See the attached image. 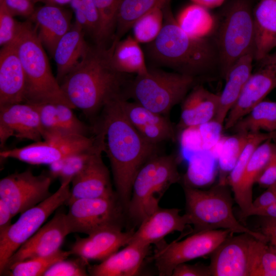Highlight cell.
Here are the masks:
<instances>
[{
	"label": "cell",
	"instance_id": "cb8c5ba5",
	"mask_svg": "<svg viewBox=\"0 0 276 276\" xmlns=\"http://www.w3.org/2000/svg\"><path fill=\"white\" fill-rule=\"evenodd\" d=\"M219 101V95L202 85H195L182 101L179 128L197 127L213 121Z\"/></svg>",
	"mask_w": 276,
	"mask_h": 276
},
{
	"label": "cell",
	"instance_id": "b9f144b4",
	"mask_svg": "<svg viewBox=\"0 0 276 276\" xmlns=\"http://www.w3.org/2000/svg\"><path fill=\"white\" fill-rule=\"evenodd\" d=\"M19 22L2 4H0V45L11 43L15 38Z\"/></svg>",
	"mask_w": 276,
	"mask_h": 276
},
{
	"label": "cell",
	"instance_id": "f907efd6",
	"mask_svg": "<svg viewBox=\"0 0 276 276\" xmlns=\"http://www.w3.org/2000/svg\"><path fill=\"white\" fill-rule=\"evenodd\" d=\"M252 215L276 218V203L266 207L252 210L249 213L248 217Z\"/></svg>",
	"mask_w": 276,
	"mask_h": 276
},
{
	"label": "cell",
	"instance_id": "f5cc1de1",
	"mask_svg": "<svg viewBox=\"0 0 276 276\" xmlns=\"http://www.w3.org/2000/svg\"><path fill=\"white\" fill-rule=\"evenodd\" d=\"M71 0H33L34 3L42 2L45 5L59 6L70 4Z\"/></svg>",
	"mask_w": 276,
	"mask_h": 276
},
{
	"label": "cell",
	"instance_id": "4dcf8cb0",
	"mask_svg": "<svg viewBox=\"0 0 276 276\" xmlns=\"http://www.w3.org/2000/svg\"><path fill=\"white\" fill-rule=\"evenodd\" d=\"M171 0H121L116 16L113 39L119 41L131 29L140 17L150 11L164 8Z\"/></svg>",
	"mask_w": 276,
	"mask_h": 276
},
{
	"label": "cell",
	"instance_id": "f6af8a7d",
	"mask_svg": "<svg viewBox=\"0 0 276 276\" xmlns=\"http://www.w3.org/2000/svg\"><path fill=\"white\" fill-rule=\"evenodd\" d=\"M209 266L200 265H190L186 263L176 266L172 276H211Z\"/></svg>",
	"mask_w": 276,
	"mask_h": 276
},
{
	"label": "cell",
	"instance_id": "8d00e7d4",
	"mask_svg": "<svg viewBox=\"0 0 276 276\" xmlns=\"http://www.w3.org/2000/svg\"><path fill=\"white\" fill-rule=\"evenodd\" d=\"M163 8L157 7L140 17L132 26L133 38L140 43L148 44L160 33L164 24Z\"/></svg>",
	"mask_w": 276,
	"mask_h": 276
},
{
	"label": "cell",
	"instance_id": "d6a6232c",
	"mask_svg": "<svg viewBox=\"0 0 276 276\" xmlns=\"http://www.w3.org/2000/svg\"><path fill=\"white\" fill-rule=\"evenodd\" d=\"M175 19L179 27L192 37L206 38L213 34L215 18L203 6L194 3L188 5Z\"/></svg>",
	"mask_w": 276,
	"mask_h": 276
},
{
	"label": "cell",
	"instance_id": "9a60e30c",
	"mask_svg": "<svg viewBox=\"0 0 276 276\" xmlns=\"http://www.w3.org/2000/svg\"><path fill=\"white\" fill-rule=\"evenodd\" d=\"M231 234L211 254L213 276H249L255 237L247 233Z\"/></svg>",
	"mask_w": 276,
	"mask_h": 276
},
{
	"label": "cell",
	"instance_id": "603a6c76",
	"mask_svg": "<svg viewBox=\"0 0 276 276\" xmlns=\"http://www.w3.org/2000/svg\"><path fill=\"white\" fill-rule=\"evenodd\" d=\"M34 25L40 42L53 57L56 47L72 26L70 12L58 6L45 5L28 18Z\"/></svg>",
	"mask_w": 276,
	"mask_h": 276
},
{
	"label": "cell",
	"instance_id": "9f6ffc18",
	"mask_svg": "<svg viewBox=\"0 0 276 276\" xmlns=\"http://www.w3.org/2000/svg\"><path fill=\"white\" fill-rule=\"evenodd\" d=\"M2 1H3V0H0V3H1V2H2Z\"/></svg>",
	"mask_w": 276,
	"mask_h": 276
},
{
	"label": "cell",
	"instance_id": "5b68a950",
	"mask_svg": "<svg viewBox=\"0 0 276 276\" xmlns=\"http://www.w3.org/2000/svg\"><path fill=\"white\" fill-rule=\"evenodd\" d=\"M252 0H229L215 18L213 40L219 67L224 79L231 67L243 55L254 51Z\"/></svg>",
	"mask_w": 276,
	"mask_h": 276
},
{
	"label": "cell",
	"instance_id": "f1b7e54d",
	"mask_svg": "<svg viewBox=\"0 0 276 276\" xmlns=\"http://www.w3.org/2000/svg\"><path fill=\"white\" fill-rule=\"evenodd\" d=\"M254 60L276 48V0H260L253 9Z\"/></svg>",
	"mask_w": 276,
	"mask_h": 276
},
{
	"label": "cell",
	"instance_id": "816d5d0a",
	"mask_svg": "<svg viewBox=\"0 0 276 276\" xmlns=\"http://www.w3.org/2000/svg\"><path fill=\"white\" fill-rule=\"evenodd\" d=\"M193 3L198 4L208 9L214 8L223 4L225 0H190Z\"/></svg>",
	"mask_w": 276,
	"mask_h": 276
},
{
	"label": "cell",
	"instance_id": "e0dca14e",
	"mask_svg": "<svg viewBox=\"0 0 276 276\" xmlns=\"http://www.w3.org/2000/svg\"><path fill=\"white\" fill-rule=\"evenodd\" d=\"M13 136L34 142L42 140L39 113L35 105L20 103L0 107L1 147Z\"/></svg>",
	"mask_w": 276,
	"mask_h": 276
},
{
	"label": "cell",
	"instance_id": "6da1fadb",
	"mask_svg": "<svg viewBox=\"0 0 276 276\" xmlns=\"http://www.w3.org/2000/svg\"><path fill=\"white\" fill-rule=\"evenodd\" d=\"M122 95L106 103L94 131L103 133L116 194L126 212L133 180L142 166L157 154V145L146 141L129 121L121 103Z\"/></svg>",
	"mask_w": 276,
	"mask_h": 276
},
{
	"label": "cell",
	"instance_id": "83f0119b",
	"mask_svg": "<svg viewBox=\"0 0 276 276\" xmlns=\"http://www.w3.org/2000/svg\"><path fill=\"white\" fill-rule=\"evenodd\" d=\"M84 31L75 21L56 47L53 58L57 66L56 78L59 84L80 63L89 49Z\"/></svg>",
	"mask_w": 276,
	"mask_h": 276
},
{
	"label": "cell",
	"instance_id": "60d3db41",
	"mask_svg": "<svg viewBox=\"0 0 276 276\" xmlns=\"http://www.w3.org/2000/svg\"><path fill=\"white\" fill-rule=\"evenodd\" d=\"M88 261L78 257L74 260H60L50 266L43 276H85L89 275L86 267Z\"/></svg>",
	"mask_w": 276,
	"mask_h": 276
},
{
	"label": "cell",
	"instance_id": "f35d334b",
	"mask_svg": "<svg viewBox=\"0 0 276 276\" xmlns=\"http://www.w3.org/2000/svg\"><path fill=\"white\" fill-rule=\"evenodd\" d=\"M39 113L43 140L72 135L65 132L59 121L55 104H32Z\"/></svg>",
	"mask_w": 276,
	"mask_h": 276
},
{
	"label": "cell",
	"instance_id": "8992f818",
	"mask_svg": "<svg viewBox=\"0 0 276 276\" xmlns=\"http://www.w3.org/2000/svg\"><path fill=\"white\" fill-rule=\"evenodd\" d=\"M186 198V214L194 225L191 233L217 229L229 230L232 233H247L257 239L268 241L262 233L253 231L242 225L233 212V199L225 183L208 190L189 186L183 187Z\"/></svg>",
	"mask_w": 276,
	"mask_h": 276
},
{
	"label": "cell",
	"instance_id": "d4e9b609",
	"mask_svg": "<svg viewBox=\"0 0 276 276\" xmlns=\"http://www.w3.org/2000/svg\"><path fill=\"white\" fill-rule=\"evenodd\" d=\"M149 246L128 243L99 264L88 265L93 276H133L138 275Z\"/></svg>",
	"mask_w": 276,
	"mask_h": 276
},
{
	"label": "cell",
	"instance_id": "681fc988",
	"mask_svg": "<svg viewBox=\"0 0 276 276\" xmlns=\"http://www.w3.org/2000/svg\"><path fill=\"white\" fill-rule=\"evenodd\" d=\"M13 217L8 205L0 199V237L2 236L8 229Z\"/></svg>",
	"mask_w": 276,
	"mask_h": 276
},
{
	"label": "cell",
	"instance_id": "5bb4252c",
	"mask_svg": "<svg viewBox=\"0 0 276 276\" xmlns=\"http://www.w3.org/2000/svg\"><path fill=\"white\" fill-rule=\"evenodd\" d=\"M257 62V66L226 118L223 126L224 130L231 129L276 87V52Z\"/></svg>",
	"mask_w": 276,
	"mask_h": 276
},
{
	"label": "cell",
	"instance_id": "52a82bcc",
	"mask_svg": "<svg viewBox=\"0 0 276 276\" xmlns=\"http://www.w3.org/2000/svg\"><path fill=\"white\" fill-rule=\"evenodd\" d=\"M196 78L176 72H168L155 67L129 80L123 95L145 107L166 116L182 102L194 86Z\"/></svg>",
	"mask_w": 276,
	"mask_h": 276
},
{
	"label": "cell",
	"instance_id": "bcb514c9",
	"mask_svg": "<svg viewBox=\"0 0 276 276\" xmlns=\"http://www.w3.org/2000/svg\"><path fill=\"white\" fill-rule=\"evenodd\" d=\"M261 187L268 188L276 186V163L271 158L256 180Z\"/></svg>",
	"mask_w": 276,
	"mask_h": 276
},
{
	"label": "cell",
	"instance_id": "277c9868",
	"mask_svg": "<svg viewBox=\"0 0 276 276\" xmlns=\"http://www.w3.org/2000/svg\"><path fill=\"white\" fill-rule=\"evenodd\" d=\"M13 41L25 75L24 103L63 104L75 109L52 73L44 48L31 20L19 22Z\"/></svg>",
	"mask_w": 276,
	"mask_h": 276
},
{
	"label": "cell",
	"instance_id": "e575fe53",
	"mask_svg": "<svg viewBox=\"0 0 276 276\" xmlns=\"http://www.w3.org/2000/svg\"><path fill=\"white\" fill-rule=\"evenodd\" d=\"M267 242L254 239L249 276H276V251Z\"/></svg>",
	"mask_w": 276,
	"mask_h": 276
},
{
	"label": "cell",
	"instance_id": "7a4b0ae2",
	"mask_svg": "<svg viewBox=\"0 0 276 276\" xmlns=\"http://www.w3.org/2000/svg\"><path fill=\"white\" fill-rule=\"evenodd\" d=\"M114 42L104 46L95 44L80 63L62 80L60 85L74 108L92 118L116 96L123 94L129 81L128 74L114 67L112 54Z\"/></svg>",
	"mask_w": 276,
	"mask_h": 276
},
{
	"label": "cell",
	"instance_id": "ac0fdd59",
	"mask_svg": "<svg viewBox=\"0 0 276 276\" xmlns=\"http://www.w3.org/2000/svg\"><path fill=\"white\" fill-rule=\"evenodd\" d=\"M134 229L124 232L121 226L105 227L85 238L77 237L70 251L71 255L88 261H103L122 246L127 245Z\"/></svg>",
	"mask_w": 276,
	"mask_h": 276
},
{
	"label": "cell",
	"instance_id": "7bdbcfd3",
	"mask_svg": "<svg viewBox=\"0 0 276 276\" xmlns=\"http://www.w3.org/2000/svg\"><path fill=\"white\" fill-rule=\"evenodd\" d=\"M3 4L14 17L21 16L29 18L35 11L34 3L30 0H3Z\"/></svg>",
	"mask_w": 276,
	"mask_h": 276
},
{
	"label": "cell",
	"instance_id": "44dd1931",
	"mask_svg": "<svg viewBox=\"0 0 276 276\" xmlns=\"http://www.w3.org/2000/svg\"><path fill=\"white\" fill-rule=\"evenodd\" d=\"M123 110L131 124L149 143L156 145L175 138L174 128L166 117L148 109L139 103L129 102L123 95Z\"/></svg>",
	"mask_w": 276,
	"mask_h": 276
},
{
	"label": "cell",
	"instance_id": "ba28073f",
	"mask_svg": "<svg viewBox=\"0 0 276 276\" xmlns=\"http://www.w3.org/2000/svg\"><path fill=\"white\" fill-rule=\"evenodd\" d=\"M180 175L175 155L156 154L147 160L137 173L126 213L140 224L157 209L159 202L168 189L178 182Z\"/></svg>",
	"mask_w": 276,
	"mask_h": 276
},
{
	"label": "cell",
	"instance_id": "f546056e",
	"mask_svg": "<svg viewBox=\"0 0 276 276\" xmlns=\"http://www.w3.org/2000/svg\"><path fill=\"white\" fill-rule=\"evenodd\" d=\"M112 62L115 68L126 74H144L148 72L144 52L139 43L131 35L119 41L112 40Z\"/></svg>",
	"mask_w": 276,
	"mask_h": 276
},
{
	"label": "cell",
	"instance_id": "74e56055",
	"mask_svg": "<svg viewBox=\"0 0 276 276\" xmlns=\"http://www.w3.org/2000/svg\"><path fill=\"white\" fill-rule=\"evenodd\" d=\"M254 133H235L224 140L219 155L221 171L230 172Z\"/></svg>",
	"mask_w": 276,
	"mask_h": 276
},
{
	"label": "cell",
	"instance_id": "9c48e42d",
	"mask_svg": "<svg viewBox=\"0 0 276 276\" xmlns=\"http://www.w3.org/2000/svg\"><path fill=\"white\" fill-rule=\"evenodd\" d=\"M70 181L61 183L58 190L36 205L20 214L0 237V274L3 275L12 255L42 226L58 208L66 204L70 195Z\"/></svg>",
	"mask_w": 276,
	"mask_h": 276
},
{
	"label": "cell",
	"instance_id": "4fadbf2b",
	"mask_svg": "<svg viewBox=\"0 0 276 276\" xmlns=\"http://www.w3.org/2000/svg\"><path fill=\"white\" fill-rule=\"evenodd\" d=\"M53 179L49 173L35 175L30 169L11 174L0 180V199L14 217L51 196Z\"/></svg>",
	"mask_w": 276,
	"mask_h": 276
},
{
	"label": "cell",
	"instance_id": "11a10c76",
	"mask_svg": "<svg viewBox=\"0 0 276 276\" xmlns=\"http://www.w3.org/2000/svg\"><path fill=\"white\" fill-rule=\"evenodd\" d=\"M270 187L273 188V189L275 190V192H276V186H273V187Z\"/></svg>",
	"mask_w": 276,
	"mask_h": 276
},
{
	"label": "cell",
	"instance_id": "1f68e13d",
	"mask_svg": "<svg viewBox=\"0 0 276 276\" xmlns=\"http://www.w3.org/2000/svg\"><path fill=\"white\" fill-rule=\"evenodd\" d=\"M231 129L235 133L275 131L276 101L260 102Z\"/></svg>",
	"mask_w": 276,
	"mask_h": 276
},
{
	"label": "cell",
	"instance_id": "ee69618b",
	"mask_svg": "<svg viewBox=\"0 0 276 276\" xmlns=\"http://www.w3.org/2000/svg\"><path fill=\"white\" fill-rule=\"evenodd\" d=\"M81 1L87 22V31L91 34L94 39L98 29L99 22L98 10L94 0Z\"/></svg>",
	"mask_w": 276,
	"mask_h": 276
},
{
	"label": "cell",
	"instance_id": "db71d44e",
	"mask_svg": "<svg viewBox=\"0 0 276 276\" xmlns=\"http://www.w3.org/2000/svg\"><path fill=\"white\" fill-rule=\"evenodd\" d=\"M272 158L276 163V144H273Z\"/></svg>",
	"mask_w": 276,
	"mask_h": 276
},
{
	"label": "cell",
	"instance_id": "2e32d148",
	"mask_svg": "<svg viewBox=\"0 0 276 276\" xmlns=\"http://www.w3.org/2000/svg\"><path fill=\"white\" fill-rule=\"evenodd\" d=\"M69 234L66 214L57 212L12 255L7 262L4 274L15 263L48 256L58 251L61 249L65 237Z\"/></svg>",
	"mask_w": 276,
	"mask_h": 276
},
{
	"label": "cell",
	"instance_id": "7dc6e473",
	"mask_svg": "<svg viewBox=\"0 0 276 276\" xmlns=\"http://www.w3.org/2000/svg\"><path fill=\"white\" fill-rule=\"evenodd\" d=\"M275 203H276L275 191L273 188L269 187L254 201H252V209L250 212L254 209L266 207Z\"/></svg>",
	"mask_w": 276,
	"mask_h": 276
},
{
	"label": "cell",
	"instance_id": "30bf717a",
	"mask_svg": "<svg viewBox=\"0 0 276 276\" xmlns=\"http://www.w3.org/2000/svg\"><path fill=\"white\" fill-rule=\"evenodd\" d=\"M231 234L228 229L203 231L185 239L157 243L152 259L160 276L172 275L178 265L211 255Z\"/></svg>",
	"mask_w": 276,
	"mask_h": 276
},
{
	"label": "cell",
	"instance_id": "484cf974",
	"mask_svg": "<svg viewBox=\"0 0 276 276\" xmlns=\"http://www.w3.org/2000/svg\"><path fill=\"white\" fill-rule=\"evenodd\" d=\"M254 60L252 50L242 56L229 70L224 78L225 84L219 95L218 108L213 120L222 127L252 73Z\"/></svg>",
	"mask_w": 276,
	"mask_h": 276
},
{
	"label": "cell",
	"instance_id": "d6986e66",
	"mask_svg": "<svg viewBox=\"0 0 276 276\" xmlns=\"http://www.w3.org/2000/svg\"><path fill=\"white\" fill-rule=\"evenodd\" d=\"M103 151L101 149L96 152L83 170L72 179L66 204L78 199L110 197L117 195L112 188L109 170L102 159Z\"/></svg>",
	"mask_w": 276,
	"mask_h": 276
},
{
	"label": "cell",
	"instance_id": "7c38bea8",
	"mask_svg": "<svg viewBox=\"0 0 276 276\" xmlns=\"http://www.w3.org/2000/svg\"><path fill=\"white\" fill-rule=\"evenodd\" d=\"M99 135L83 136L68 135L43 140L30 145L2 150V159L14 158L34 165H50L73 154L93 147L98 142Z\"/></svg>",
	"mask_w": 276,
	"mask_h": 276
},
{
	"label": "cell",
	"instance_id": "ab89813d",
	"mask_svg": "<svg viewBox=\"0 0 276 276\" xmlns=\"http://www.w3.org/2000/svg\"><path fill=\"white\" fill-rule=\"evenodd\" d=\"M60 123L67 133L78 136H88L89 128L74 113L73 108L63 104H55Z\"/></svg>",
	"mask_w": 276,
	"mask_h": 276
},
{
	"label": "cell",
	"instance_id": "836d02e7",
	"mask_svg": "<svg viewBox=\"0 0 276 276\" xmlns=\"http://www.w3.org/2000/svg\"><path fill=\"white\" fill-rule=\"evenodd\" d=\"M121 0H94L98 10L99 22L95 37V44L107 46L113 40L116 25V16Z\"/></svg>",
	"mask_w": 276,
	"mask_h": 276
},
{
	"label": "cell",
	"instance_id": "8fae6325",
	"mask_svg": "<svg viewBox=\"0 0 276 276\" xmlns=\"http://www.w3.org/2000/svg\"><path fill=\"white\" fill-rule=\"evenodd\" d=\"M67 205L66 220L71 233L90 234L111 226H121L124 209L117 195L110 197L82 198Z\"/></svg>",
	"mask_w": 276,
	"mask_h": 276
},
{
	"label": "cell",
	"instance_id": "4316f807",
	"mask_svg": "<svg viewBox=\"0 0 276 276\" xmlns=\"http://www.w3.org/2000/svg\"><path fill=\"white\" fill-rule=\"evenodd\" d=\"M272 140L260 145L252 153L243 173L234 198L240 210V218L245 219L252 209V187L262 171L270 162L273 151Z\"/></svg>",
	"mask_w": 276,
	"mask_h": 276
},
{
	"label": "cell",
	"instance_id": "c3c4849f",
	"mask_svg": "<svg viewBox=\"0 0 276 276\" xmlns=\"http://www.w3.org/2000/svg\"><path fill=\"white\" fill-rule=\"evenodd\" d=\"M261 231L276 251V218L263 217Z\"/></svg>",
	"mask_w": 276,
	"mask_h": 276
},
{
	"label": "cell",
	"instance_id": "3957f363",
	"mask_svg": "<svg viewBox=\"0 0 276 276\" xmlns=\"http://www.w3.org/2000/svg\"><path fill=\"white\" fill-rule=\"evenodd\" d=\"M163 28L156 38L146 44L148 60L154 65L169 67L175 72L195 78L219 67L216 46L210 37L196 38L178 25L170 8H163Z\"/></svg>",
	"mask_w": 276,
	"mask_h": 276
},
{
	"label": "cell",
	"instance_id": "d590c367",
	"mask_svg": "<svg viewBox=\"0 0 276 276\" xmlns=\"http://www.w3.org/2000/svg\"><path fill=\"white\" fill-rule=\"evenodd\" d=\"M70 255V250L63 251L60 249L48 256L35 258L15 263L8 269L5 274L12 276L43 275L53 264L60 260L67 259Z\"/></svg>",
	"mask_w": 276,
	"mask_h": 276
},
{
	"label": "cell",
	"instance_id": "ffe728a7",
	"mask_svg": "<svg viewBox=\"0 0 276 276\" xmlns=\"http://www.w3.org/2000/svg\"><path fill=\"white\" fill-rule=\"evenodd\" d=\"M180 211L177 208H158L143 220L129 243L150 246L174 232H183L191 223L186 214L180 215Z\"/></svg>",
	"mask_w": 276,
	"mask_h": 276
},
{
	"label": "cell",
	"instance_id": "7402d4cb",
	"mask_svg": "<svg viewBox=\"0 0 276 276\" xmlns=\"http://www.w3.org/2000/svg\"><path fill=\"white\" fill-rule=\"evenodd\" d=\"M26 78L13 41L0 51V107L24 103Z\"/></svg>",
	"mask_w": 276,
	"mask_h": 276
}]
</instances>
